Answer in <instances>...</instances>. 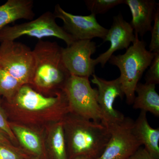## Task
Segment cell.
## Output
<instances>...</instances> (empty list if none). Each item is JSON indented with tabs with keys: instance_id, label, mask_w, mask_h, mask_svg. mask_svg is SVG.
<instances>
[{
	"instance_id": "1",
	"label": "cell",
	"mask_w": 159,
	"mask_h": 159,
	"mask_svg": "<svg viewBox=\"0 0 159 159\" xmlns=\"http://www.w3.org/2000/svg\"><path fill=\"white\" fill-rule=\"evenodd\" d=\"M66 145L73 159L84 156L97 159L104 150L111 134L101 122L69 112L63 118Z\"/></svg>"
},
{
	"instance_id": "2",
	"label": "cell",
	"mask_w": 159,
	"mask_h": 159,
	"mask_svg": "<svg viewBox=\"0 0 159 159\" xmlns=\"http://www.w3.org/2000/svg\"><path fill=\"white\" fill-rule=\"evenodd\" d=\"M61 48L55 42L40 40L32 50L35 65L29 85L41 93L57 94L70 75L63 63Z\"/></svg>"
},
{
	"instance_id": "3",
	"label": "cell",
	"mask_w": 159,
	"mask_h": 159,
	"mask_svg": "<svg viewBox=\"0 0 159 159\" xmlns=\"http://www.w3.org/2000/svg\"><path fill=\"white\" fill-rule=\"evenodd\" d=\"M146 43L140 40L135 34L132 45L126 49L124 54L113 55L108 62L119 69V77L126 102L133 103L135 97L136 88L145 71L148 68L155 54L146 48Z\"/></svg>"
},
{
	"instance_id": "4",
	"label": "cell",
	"mask_w": 159,
	"mask_h": 159,
	"mask_svg": "<svg viewBox=\"0 0 159 159\" xmlns=\"http://www.w3.org/2000/svg\"><path fill=\"white\" fill-rule=\"evenodd\" d=\"M63 90L66 96L70 112L101 122L102 116L98 102V90L92 87L89 77L70 75Z\"/></svg>"
},
{
	"instance_id": "5",
	"label": "cell",
	"mask_w": 159,
	"mask_h": 159,
	"mask_svg": "<svg viewBox=\"0 0 159 159\" xmlns=\"http://www.w3.org/2000/svg\"><path fill=\"white\" fill-rule=\"evenodd\" d=\"M23 36L40 40L44 38H57L65 42L67 46L75 41L62 27L57 25L54 13L50 11L44 12L37 18L29 22L6 26L0 30V43L15 41Z\"/></svg>"
},
{
	"instance_id": "6",
	"label": "cell",
	"mask_w": 159,
	"mask_h": 159,
	"mask_svg": "<svg viewBox=\"0 0 159 159\" xmlns=\"http://www.w3.org/2000/svg\"><path fill=\"white\" fill-rule=\"evenodd\" d=\"M32 50L15 41L1 43L0 67L23 84H30L34 70Z\"/></svg>"
},
{
	"instance_id": "7",
	"label": "cell",
	"mask_w": 159,
	"mask_h": 159,
	"mask_svg": "<svg viewBox=\"0 0 159 159\" xmlns=\"http://www.w3.org/2000/svg\"><path fill=\"white\" fill-rule=\"evenodd\" d=\"M134 121L125 117L122 122L108 129L110 138L97 159H127L142 146L134 133Z\"/></svg>"
},
{
	"instance_id": "8",
	"label": "cell",
	"mask_w": 159,
	"mask_h": 159,
	"mask_svg": "<svg viewBox=\"0 0 159 159\" xmlns=\"http://www.w3.org/2000/svg\"><path fill=\"white\" fill-rule=\"evenodd\" d=\"M96 50V43L91 40H76L66 48L61 47V59L70 75L89 77L94 74L96 65L91 56Z\"/></svg>"
},
{
	"instance_id": "9",
	"label": "cell",
	"mask_w": 159,
	"mask_h": 159,
	"mask_svg": "<svg viewBox=\"0 0 159 159\" xmlns=\"http://www.w3.org/2000/svg\"><path fill=\"white\" fill-rule=\"evenodd\" d=\"M53 13L56 18L62 20V28L75 41L92 40L95 38L103 40L108 31L98 22L94 14L75 15L66 11L58 4L55 6Z\"/></svg>"
},
{
	"instance_id": "10",
	"label": "cell",
	"mask_w": 159,
	"mask_h": 159,
	"mask_svg": "<svg viewBox=\"0 0 159 159\" xmlns=\"http://www.w3.org/2000/svg\"><path fill=\"white\" fill-rule=\"evenodd\" d=\"M10 104L22 110L38 112L54 108L70 112L68 102L64 91L56 95L46 96L34 90L29 84H24L20 88Z\"/></svg>"
},
{
	"instance_id": "11",
	"label": "cell",
	"mask_w": 159,
	"mask_h": 159,
	"mask_svg": "<svg viewBox=\"0 0 159 159\" xmlns=\"http://www.w3.org/2000/svg\"><path fill=\"white\" fill-rule=\"evenodd\" d=\"M91 81L97 86L98 102L102 114L101 123L107 129L122 122L125 116L114 108L116 99L124 96L119 77L113 80H107L93 74Z\"/></svg>"
},
{
	"instance_id": "12",
	"label": "cell",
	"mask_w": 159,
	"mask_h": 159,
	"mask_svg": "<svg viewBox=\"0 0 159 159\" xmlns=\"http://www.w3.org/2000/svg\"><path fill=\"white\" fill-rule=\"evenodd\" d=\"M134 39V29L130 23L124 19L121 13L114 16L111 28L108 29L103 40V42H109L110 47L107 51L94 59L95 65L100 64L104 67L115 52L118 50L127 49Z\"/></svg>"
},
{
	"instance_id": "13",
	"label": "cell",
	"mask_w": 159,
	"mask_h": 159,
	"mask_svg": "<svg viewBox=\"0 0 159 159\" xmlns=\"http://www.w3.org/2000/svg\"><path fill=\"white\" fill-rule=\"evenodd\" d=\"M132 15L130 24L135 34L143 37L152 28L159 4L154 0H124Z\"/></svg>"
},
{
	"instance_id": "14",
	"label": "cell",
	"mask_w": 159,
	"mask_h": 159,
	"mask_svg": "<svg viewBox=\"0 0 159 159\" xmlns=\"http://www.w3.org/2000/svg\"><path fill=\"white\" fill-rule=\"evenodd\" d=\"M34 3L33 0H8L0 6V30L18 20H33Z\"/></svg>"
},
{
	"instance_id": "15",
	"label": "cell",
	"mask_w": 159,
	"mask_h": 159,
	"mask_svg": "<svg viewBox=\"0 0 159 159\" xmlns=\"http://www.w3.org/2000/svg\"><path fill=\"white\" fill-rule=\"evenodd\" d=\"M133 130L146 150L155 158L159 159V129L150 126L147 112L141 111L137 120L134 121Z\"/></svg>"
},
{
	"instance_id": "16",
	"label": "cell",
	"mask_w": 159,
	"mask_h": 159,
	"mask_svg": "<svg viewBox=\"0 0 159 159\" xmlns=\"http://www.w3.org/2000/svg\"><path fill=\"white\" fill-rule=\"evenodd\" d=\"M137 96L135 97L133 107L151 113L159 116V95L156 90V85L139 83L135 90Z\"/></svg>"
},
{
	"instance_id": "17",
	"label": "cell",
	"mask_w": 159,
	"mask_h": 159,
	"mask_svg": "<svg viewBox=\"0 0 159 159\" xmlns=\"http://www.w3.org/2000/svg\"><path fill=\"white\" fill-rule=\"evenodd\" d=\"M16 139L27 150L37 156L43 153L42 142L38 134L26 126L9 122Z\"/></svg>"
},
{
	"instance_id": "18",
	"label": "cell",
	"mask_w": 159,
	"mask_h": 159,
	"mask_svg": "<svg viewBox=\"0 0 159 159\" xmlns=\"http://www.w3.org/2000/svg\"><path fill=\"white\" fill-rule=\"evenodd\" d=\"M49 143L55 159H67L64 130L61 120L52 127Z\"/></svg>"
},
{
	"instance_id": "19",
	"label": "cell",
	"mask_w": 159,
	"mask_h": 159,
	"mask_svg": "<svg viewBox=\"0 0 159 159\" xmlns=\"http://www.w3.org/2000/svg\"><path fill=\"white\" fill-rule=\"evenodd\" d=\"M24 84L0 67V96L9 103L12 101L20 88Z\"/></svg>"
},
{
	"instance_id": "20",
	"label": "cell",
	"mask_w": 159,
	"mask_h": 159,
	"mask_svg": "<svg viewBox=\"0 0 159 159\" xmlns=\"http://www.w3.org/2000/svg\"><path fill=\"white\" fill-rule=\"evenodd\" d=\"M84 2L88 10L96 16L104 14L116 6L124 4V0H85Z\"/></svg>"
},
{
	"instance_id": "21",
	"label": "cell",
	"mask_w": 159,
	"mask_h": 159,
	"mask_svg": "<svg viewBox=\"0 0 159 159\" xmlns=\"http://www.w3.org/2000/svg\"><path fill=\"white\" fill-rule=\"evenodd\" d=\"M154 25L152 26L151 32V39L149 45V51L154 54L159 53V9L157 8L154 18Z\"/></svg>"
},
{
	"instance_id": "22",
	"label": "cell",
	"mask_w": 159,
	"mask_h": 159,
	"mask_svg": "<svg viewBox=\"0 0 159 159\" xmlns=\"http://www.w3.org/2000/svg\"><path fill=\"white\" fill-rule=\"evenodd\" d=\"M145 76V83L156 85L159 84V53L155 54L154 57L148 67Z\"/></svg>"
},
{
	"instance_id": "23",
	"label": "cell",
	"mask_w": 159,
	"mask_h": 159,
	"mask_svg": "<svg viewBox=\"0 0 159 159\" xmlns=\"http://www.w3.org/2000/svg\"><path fill=\"white\" fill-rule=\"evenodd\" d=\"M0 130L14 142H16V138L9 125V122L7 120V116L4 110L0 105Z\"/></svg>"
},
{
	"instance_id": "24",
	"label": "cell",
	"mask_w": 159,
	"mask_h": 159,
	"mask_svg": "<svg viewBox=\"0 0 159 159\" xmlns=\"http://www.w3.org/2000/svg\"><path fill=\"white\" fill-rule=\"evenodd\" d=\"M0 159H23L16 148L0 143Z\"/></svg>"
},
{
	"instance_id": "25",
	"label": "cell",
	"mask_w": 159,
	"mask_h": 159,
	"mask_svg": "<svg viewBox=\"0 0 159 159\" xmlns=\"http://www.w3.org/2000/svg\"><path fill=\"white\" fill-rule=\"evenodd\" d=\"M127 159H156L152 157L145 148L140 147Z\"/></svg>"
},
{
	"instance_id": "26",
	"label": "cell",
	"mask_w": 159,
	"mask_h": 159,
	"mask_svg": "<svg viewBox=\"0 0 159 159\" xmlns=\"http://www.w3.org/2000/svg\"><path fill=\"white\" fill-rule=\"evenodd\" d=\"M0 143L7 145L11 148H16L12 146V144L9 141V138L1 130H0Z\"/></svg>"
},
{
	"instance_id": "27",
	"label": "cell",
	"mask_w": 159,
	"mask_h": 159,
	"mask_svg": "<svg viewBox=\"0 0 159 159\" xmlns=\"http://www.w3.org/2000/svg\"><path fill=\"white\" fill-rule=\"evenodd\" d=\"M74 159H93L90 157L87 156H78L76 157Z\"/></svg>"
}]
</instances>
